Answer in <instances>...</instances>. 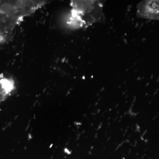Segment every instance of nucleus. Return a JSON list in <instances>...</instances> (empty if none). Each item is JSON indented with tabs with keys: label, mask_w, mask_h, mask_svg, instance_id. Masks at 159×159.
<instances>
[{
	"label": "nucleus",
	"mask_w": 159,
	"mask_h": 159,
	"mask_svg": "<svg viewBox=\"0 0 159 159\" xmlns=\"http://www.w3.org/2000/svg\"><path fill=\"white\" fill-rule=\"evenodd\" d=\"M15 89L14 81L9 78H0V103L5 101Z\"/></svg>",
	"instance_id": "4"
},
{
	"label": "nucleus",
	"mask_w": 159,
	"mask_h": 159,
	"mask_svg": "<svg viewBox=\"0 0 159 159\" xmlns=\"http://www.w3.org/2000/svg\"><path fill=\"white\" fill-rule=\"evenodd\" d=\"M48 2L44 0L0 1V40L6 41L19 23Z\"/></svg>",
	"instance_id": "1"
},
{
	"label": "nucleus",
	"mask_w": 159,
	"mask_h": 159,
	"mask_svg": "<svg viewBox=\"0 0 159 159\" xmlns=\"http://www.w3.org/2000/svg\"><path fill=\"white\" fill-rule=\"evenodd\" d=\"M69 24L73 28L86 27L104 19L103 5L99 1H71Z\"/></svg>",
	"instance_id": "2"
},
{
	"label": "nucleus",
	"mask_w": 159,
	"mask_h": 159,
	"mask_svg": "<svg viewBox=\"0 0 159 159\" xmlns=\"http://www.w3.org/2000/svg\"><path fill=\"white\" fill-rule=\"evenodd\" d=\"M137 16L145 19L159 21V0H145L137 6Z\"/></svg>",
	"instance_id": "3"
}]
</instances>
